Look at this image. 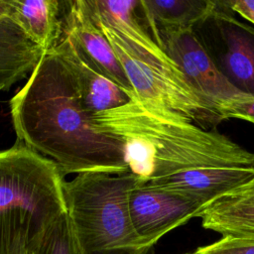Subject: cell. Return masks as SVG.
<instances>
[{"label":"cell","instance_id":"cell-1","mask_svg":"<svg viewBox=\"0 0 254 254\" xmlns=\"http://www.w3.org/2000/svg\"><path fill=\"white\" fill-rule=\"evenodd\" d=\"M10 110L18 141L51 157L64 176L129 170L123 144L94 128L67 67L53 50L45 52L12 97Z\"/></svg>","mask_w":254,"mask_h":254},{"label":"cell","instance_id":"cell-2","mask_svg":"<svg viewBox=\"0 0 254 254\" xmlns=\"http://www.w3.org/2000/svg\"><path fill=\"white\" fill-rule=\"evenodd\" d=\"M129 97L127 103L99 112L91 120L98 132L123 144L128 169L140 184L214 170H254V153L216 128H201L135 92Z\"/></svg>","mask_w":254,"mask_h":254},{"label":"cell","instance_id":"cell-3","mask_svg":"<svg viewBox=\"0 0 254 254\" xmlns=\"http://www.w3.org/2000/svg\"><path fill=\"white\" fill-rule=\"evenodd\" d=\"M85 1L138 96L179 112L204 129L223 121L154 39L140 0Z\"/></svg>","mask_w":254,"mask_h":254},{"label":"cell","instance_id":"cell-4","mask_svg":"<svg viewBox=\"0 0 254 254\" xmlns=\"http://www.w3.org/2000/svg\"><path fill=\"white\" fill-rule=\"evenodd\" d=\"M58 165L22 143L0 151V254H34L66 211Z\"/></svg>","mask_w":254,"mask_h":254},{"label":"cell","instance_id":"cell-5","mask_svg":"<svg viewBox=\"0 0 254 254\" xmlns=\"http://www.w3.org/2000/svg\"><path fill=\"white\" fill-rule=\"evenodd\" d=\"M138 183L129 170L86 172L64 183L66 213L84 254L149 253L129 214V193Z\"/></svg>","mask_w":254,"mask_h":254},{"label":"cell","instance_id":"cell-6","mask_svg":"<svg viewBox=\"0 0 254 254\" xmlns=\"http://www.w3.org/2000/svg\"><path fill=\"white\" fill-rule=\"evenodd\" d=\"M193 32L228 82L254 97V27L236 18L223 1H215Z\"/></svg>","mask_w":254,"mask_h":254},{"label":"cell","instance_id":"cell-7","mask_svg":"<svg viewBox=\"0 0 254 254\" xmlns=\"http://www.w3.org/2000/svg\"><path fill=\"white\" fill-rule=\"evenodd\" d=\"M149 31L179 65L189 82L218 112L225 103L245 95L220 73L194 34L193 28L173 32H158L150 29Z\"/></svg>","mask_w":254,"mask_h":254},{"label":"cell","instance_id":"cell-8","mask_svg":"<svg viewBox=\"0 0 254 254\" xmlns=\"http://www.w3.org/2000/svg\"><path fill=\"white\" fill-rule=\"evenodd\" d=\"M203 206L200 201L184 194L139 183L128 197L133 228L150 248L172 229L197 217Z\"/></svg>","mask_w":254,"mask_h":254},{"label":"cell","instance_id":"cell-9","mask_svg":"<svg viewBox=\"0 0 254 254\" xmlns=\"http://www.w3.org/2000/svg\"><path fill=\"white\" fill-rule=\"evenodd\" d=\"M62 36L97 72L128 95L133 88L108 40L93 20L85 0L62 1Z\"/></svg>","mask_w":254,"mask_h":254},{"label":"cell","instance_id":"cell-10","mask_svg":"<svg viewBox=\"0 0 254 254\" xmlns=\"http://www.w3.org/2000/svg\"><path fill=\"white\" fill-rule=\"evenodd\" d=\"M52 50L67 67L80 105L89 116L116 108L129 101V95L92 68L65 37L61 36Z\"/></svg>","mask_w":254,"mask_h":254},{"label":"cell","instance_id":"cell-11","mask_svg":"<svg viewBox=\"0 0 254 254\" xmlns=\"http://www.w3.org/2000/svg\"><path fill=\"white\" fill-rule=\"evenodd\" d=\"M197 217L222 237L254 239V179L208 202Z\"/></svg>","mask_w":254,"mask_h":254},{"label":"cell","instance_id":"cell-12","mask_svg":"<svg viewBox=\"0 0 254 254\" xmlns=\"http://www.w3.org/2000/svg\"><path fill=\"white\" fill-rule=\"evenodd\" d=\"M9 18L44 52L52 50L62 36V1L8 0Z\"/></svg>","mask_w":254,"mask_h":254},{"label":"cell","instance_id":"cell-13","mask_svg":"<svg viewBox=\"0 0 254 254\" xmlns=\"http://www.w3.org/2000/svg\"><path fill=\"white\" fill-rule=\"evenodd\" d=\"M44 54L10 18L0 20V91L32 72Z\"/></svg>","mask_w":254,"mask_h":254},{"label":"cell","instance_id":"cell-14","mask_svg":"<svg viewBox=\"0 0 254 254\" xmlns=\"http://www.w3.org/2000/svg\"><path fill=\"white\" fill-rule=\"evenodd\" d=\"M150 30L173 32L193 28L213 9L211 0H140Z\"/></svg>","mask_w":254,"mask_h":254},{"label":"cell","instance_id":"cell-15","mask_svg":"<svg viewBox=\"0 0 254 254\" xmlns=\"http://www.w3.org/2000/svg\"><path fill=\"white\" fill-rule=\"evenodd\" d=\"M34 254H84L66 211L47 229Z\"/></svg>","mask_w":254,"mask_h":254},{"label":"cell","instance_id":"cell-16","mask_svg":"<svg viewBox=\"0 0 254 254\" xmlns=\"http://www.w3.org/2000/svg\"><path fill=\"white\" fill-rule=\"evenodd\" d=\"M191 254H254V239L225 236L212 244L198 247Z\"/></svg>","mask_w":254,"mask_h":254},{"label":"cell","instance_id":"cell-17","mask_svg":"<svg viewBox=\"0 0 254 254\" xmlns=\"http://www.w3.org/2000/svg\"><path fill=\"white\" fill-rule=\"evenodd\" d=\"M223 120L235 118L254 124V97L243 95L230 100L219 108Z\"/></svg>","mask_w":254,"mask_h":254},{"label":"cell","instance_id":"cell-18","mask_svg":"<svg viewBox=\"0 0 254 254\" xmlns=\"http://www.w3.org/2000/svg\"><path fill=\"white\" fill-rule=\"evenodd\" d=\"M223 2L232 12L237 13L254 25V0H231Z\"/></svg>","mask_w":254,"mask_h":254},{"label":"cell","instance_id":"cell-19","mask_svg":"<svg viewBox=\"0 0 254 254\" xmlns=\"http://www.w3.org/2000/svg\"><path fill=\"white\" fill-rule=\"evenodd\" d=\"M9 18L8 0H0V20Z\"/></svg>","mask_w":254,"mask_h":254},{"label":"cell","instance_id":"cell-20","mask_svg":"<svg viewBox=\"0 0 254 254\" xmlns=\"http://www.w3.org/2000/svg\"><path fill=\"white\" fill-rule=\"evenodd\" d=\"M185 254H191V252L190 253H185Z\"/></svg>","mask_w":254,"mask_h":254}]
</instances>
